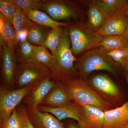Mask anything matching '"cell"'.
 Returning <instances> with one entry per match:
<instances>
[{
  "label": "cell",
  "mask_w": 128,
  "mask_h": 128,
  "mask_svg": "<svg viewBox=\"0 0 128 128\" xmlns=\"http://www.w3.org/2000/svg\"><path fill=\"white\" fill-rule=\"evenodd\" d=\"M52 56V61L48 67L50 77L56 82L66 84L78 78L79 75L74 66L76 58L71 51L67 27L64 28L59 46Z\"/></svg>",
  "instance_id": "1"
},
{
  "label": "cell",
  "mask_w": 128,
  "mask_h": 128,
  "mask_svg": "<svg viewBox=\"0 0 128 128\" xmlns=\"http://www.w3.org/2000/svg\"><path fill=\"white\" fill-rule=\"evenodd\" d=\"M118 65L100 47L83 53L76 58L74 63L79 76L84 80L96 70H106L116 76Z\"/></svg>",
  "instance_id": "2"
},
{
  "label": "cell",
  "mask_w": 128,
  "mask_h": 128,
  "mask_svg": "<svg viewBox=\"0 0 128 128\" xmlns=\"http://www.w3.org/2000/svg\"><path fill=\"white\" fill-rule=\"evenodd\" d=\"M64 86L72 100L80 106L92 105L104 112L112 108L111 104L104 100L84 80L76 78Z\"/></svg>",
  "instance_id": "3"
},
{
  "label": "cell",
  "mask_w": 128,
  "mask_h": 128,
  "mask_svg": "<svg viewBox=\"0 0 128 128\" xmlns=\"http://www.w3.org/2000/svg\"><path fill=\"white\" fill-rule=\"evenodd\" d=\"M68 33L71 42V50L75 57L99 47L102 36L80 22L69 24Z\"/></svg>",
  "instance_id": "4"
},
{
  "label": "cell",
  "mask_w": 128,
  "mask_h": 128,
  "mask_svg": "<svg viewBox=\"0 0 128 128\" xmlns=\"http://www.w3.org/2000/svg\"><path fill=\"white\" fill-rule=\"evenodd\" d=\"M50 76L48 66L38 63L18 64L15 76V89L32 87Z\"/></svg>",
  "instance_id": "5"
},
{
  "label": "cell",
  "mask_w": 128,
  "mask_h": 128,
  "mask_svg": "<svg viewBox=\"0 0 128 128\" xmlns=\"http://www.w3.org/2000/svg\"><path fill=\"white\" fill-rule=\"evenodd\" d=\"M34 9L45 12L56 22L77 21L81 16V12L75 3L66 0H44Z\"/></svg>",
  "instance_id": "6"
},
{
  "label": "cell",
  "mask_w": 128,
  "mask_h": 128,
  "mask_svg": "<svg viewBox=\"0 0 128 128\" xmlns=\"http://www.w3.org/2000/svg\"><path fill=\"white\" fill-rule=\"evenodd\" d=\"M33 87L8 90L0 86V124L9 118L14 109Z\"/></svg>",
  "instance_id": "7"
},
{
  "label": "cell",
  "mask_w": 128,
  "mask_h": 128,
  "mask_svg": "<svg viewBox=\"0 0 128 128\" xmlns=\"http://www.w3.org/2000/svg\"><path fill=\"white\" fill-rule=\"evenodd\" d=\"M0 53L2 86L8 90L14 89L17 63L14 54L4 43Z\"/></svg>",
  "instance_id": "8"
},
{
  "label": "cell",
  "mask_w": 128,
  "mask_h": 128,
  "mask_svg": "<svg viewBox=\"0 0 128 128\" xmlns=\"http://www.w3.org/2000/svg\"><path fill=\"white\" fill-rule=\"evenodd\" d=\"M128 25V16L126 10L108 15L97 33L102 36L121 35L126 34Z\"/></svg>",
  "instance_id": "9"
},
{
  "label": "cell",
  "mask_w": 128,
  "mask_h": 128,
  "mask_svg": "<svg viewBox=\"0 0 128 128\" xmlns=\"http://www.w3.org/2000/svg\"><path fill=\"white\" fill-rule=\"evenodd\" d=\"M55 83V81L49 76L33 87L22 100L27 108H38L52 89Z\"/></svg>",
  "instance_id": "10"
},
{
  "label": "cell",
  "mask_w": 128,
  "mask_h": 128,
  "mask_svg": "<svg viewBox=\"0 0 128 128\" xmlns=\"http://www.w3.org/2000/svg\"><path fill=\"white\" fill-rule=\"evenodd\" d=\"M90 84L97 92L109 99H116L120 95L117 85L106 75L99 74L92 76Z\"/></svg>",
  "instance_id": "11"
},
{
  "label": "cell",
  "mask_w": 128,
  "mask_h": 128,
  "mask_svg": "<svg viewBox=\"0 0 128 128\" xmlns=\"http://www.w3.org/2000/svg\"><path fill=\"white\" fill-rule=\"evenodd\" d=\"M80 106L81 120L78 124L80 128H103L105 112L92 105Z\"/></svg>",
  "instance_id": "12"
},
{
  "label": "cell",
  "mask_w": 128,
  "mask_h": 128,
  "mask_svg": "<svg viewBox=\"0 0 128 128\" xmlns=\"http://www.w3.org/2000/svg\"><path fill=\"white\" fill-rule=\"evenodd\" d=\"M28 116L35 128H64L60 121L48 113L38 108H26Z\"/></svg>",
  "instance_id": "13"
},
{
  "label": "cell",
  "mask_w": 128,
  "mask_h": 128,
  "mask_svg": "<svg viewBox=\"0 0 128 128\" xmlns=\"http://www.w3.org/2000/svg\"><path fill=\"white\" fill-rule=\"evenodd\" d=\"M38 108L41 112L52 114L60 121L66 118H72L80 124L81 120L80 106L75 102L59 108H52L40 105Z\"/></svg>",
  "instance_id": "14"
},
{
  "label": "cell",
  "mask_w": 128,
  "mask_h": 128,
  "mask_svg": "<svg viewBox=\"0 0 128 128\" xmlns=\"http://www.w3.org/2000/svg\"><path fill=\"white\" fill-rule=\"evenodd\" d=\"M128 122V102L105 112L103 128H122Z\"/></svg>",
  "instance_id": "15"
},
{
  "label": "cell",
  "mask_w": 128,
  "mask_h": 128,
  "mask_svg": "<svg viewBox=\"0 0 128 128\" xmlns=\"http://www.w3.org/2000/svg\"><path fill=\"white\" fill-rule=\"evenodd\" d=\"M71 99L67 93L64 84L56 82L52 89L41 105L52 108H59L69 105Z\"/></svg>",
  "instance_id": "16"
},
{
  "label": "cell",
  "mask_w": 128,
  "mask_h": 128,
  "mask_svg": "<svg viewBox=\"0 0 128 128\" xmlns=\"http://www.w3.org/2000/svg\"><path fill=\"white\" fill-rule=\"evenodd\" d=\"M88 20L86 23L88 28L97 32L102 26L108 16L105 11L97 3L96 0H90L87 4Z\"/></svg>",
  "instance_id": "17"
},
{
  "label": "cell",
  "mask_w": 128,
  "mask_h": 128,
  "mask_svg": "<svg viewBox=\"0 0 128 128\" xmlns=\"http://www.w3.org/2000/svg\"><path fill=\"white\" fill-rule=\"evenodd\" d=\"M25 14L32 22L50 28H56L59 26L68 27L69 26V24L66 22L54 20L45 12L36 9H29Z\"/></svg>",
  "instance_id": "18"
},
{
  "label": "cell",
  "mask_w": 128,
  "mask_h": 128,
  "mask_svg": "<svg viewBox=\"0 0 128 128\" xmlns=\"http://www.w3.org/2000/svg\"><path fill=\"white\" fill-rule=\"evenodd\" d=\"M128 47L126 34L121 35H112L102 37L99 47L106 52L119 50Z\"/></svg>",
  "instance_id": "19"
},
{
  "label": "cell",
  "mask_w": 128,
  "mask_h": 128,
  "mask_svg": "<svg viewBox=\"0 0 128 128\" xmlns=\"http://www.w3.org/2000/svg\"><path fill=\"white\" fill-rule=\"evenodd\" d=\"M51 28L34 22L28 30L27 40L34 46H42Z\"/></svg>",
  "instance_id": "20"
},
{
  "label": "cell",
  "mask_w": 128,
  "mask_h": 128,
  "mask_svg": "<svg viewBox=\"0 0 128 128\" xmlns=\"http://www.w3.org/2000/svg\"><path fill=\"white\" fill-rule=\"evenodd\" d=\"M36 46L30 44L27 40L18 42L14 52L17 64L28 63L32 59Z\"/></svg>",
  "instance_id": "21"
},
{
  "label": "cell",
  "mask_w": 128,
  "mask_h": 128,
  "mask_svg": "<svg viewBox=\"0 0 128 128\" xmlns=\"http://www.w3.org/2000/svg\"><path fill=\"white\" fill-rule=\"evenodd\" d=\"M64 27L59 26L51 28L42 46L49 50L52 55L57 50L59 46Z\"/></svg>",
  "instance_id": "22"
},
{
  "label": "cell",
  "mask_w": 128,
  "mask_h": 128,
  "mask_svg": "<svg viewBox=\"0 0 128 128\" xmlns=\"http://www.w3.org/2000/svg\"><path fill=\"white\" fill-rule=\"evenodd\" d=\"M96 2L105 11L108 15H110L126 10L128 0H96Z\"/></svg>",
  "instance_id": "23"
},
{
  "label": "cell",
  "mask_w": 128,
  "mask_h": 128,
  "mask_svg": "<svg viewBox=\"0 0 128 128\" xmlns=\"http://www.w3.org/2000/svg\"><path fill=\"white\" fill-rule=\"evenodd\" d=\"M16 11L14 16L13 25L16 35L23 31H27L34 23L29 19L23 11L18 6H16Z\"/></svg>",
  "instance_id": "24"
},
{
  "label": "cell",
  "mask_w": 128,
  "mask_h": 128,
  "mask_svg": "<svg viewBox=\"0 0 128 128\" xmlns=\"http://www.w3.org/2000/svg\"><path fill=\"white\" fill-rule=\"evenodd\" d=\"M3 42L14 54V49L18 41L13 25L6 18L3 31Z\"/></svg>",
  "instance_id": "25"
},
{
  "label": "cell",
  "mask_w": 128,
  "mask_h": 128,
  "mask_svg": "<svg viewBox=\"0 0 128 128\" xmlns=\"http://www.w3.org/2000/svg\"><path fill=\"white\" fill-rule=\"evenodd\" d=\"M52 56L48 49L43 46H36L29 62L38 63L48 66L52 61Z\"/></svg>",
  "instance_id": "26"
},
{
  "label": "cell",
  "mask_w": 128,
  "mask_h": 128,
  "mask_svg": "<svg viewBox=\"0 0 128 128\" xmlns=\"http://www.w3.org/2000/svg\"><path fill=\"white\" fill-rule=\"evenodd\" d=\"M106 52L114 62L121 66L125 72H128V47Z\"/></svg>",
  "instance_id": "27"
},
{
  "label": "cell",
  "mask_w": 128,
  "mask_h": 128,
  "mask_svg": "<svg viewBox=\"0 0 128 128\" xmlns=\"http://www.w3.org/2000/svg\"><path fill=\"white\" fill-rule=\"evenodd\" d=\"M0 11L5 18L12 24L16 8L12 0H0Z\"/></svg>",
  "instance_id": "28"
},
{
  "label": "cell",
  "mask_w": 128,
  "mask_h": 128,
  "mask_svg": "<svg viewBox=\"0 0 128 128\" xmlns=\"http://www.w3.org/2000/svg\"><path fill=\"white\" fill-rule=\"evenodd\" d=\"M0 128H22L20 117L16 108L14 109L9 118L2 124Z\"/></svg>",
  "instance_id": "29"
},
{
  "label": "cell",
  "mask_w": 128,
  "mask_h": 128,
  "mask_svg": "<svg viewBox=\"0 0 128 128\" xmlns=\"http://www.w3.org/2000/svg\"><path fill=\"white\" fill-rule=\"evenodd\" d=\"M14 4L20 8L25 13L28 10L34 9L44 0H12Z\"/></svg>",
  "instance_id": "30"
},
{
  "label": "cell",
  "mask_w": 128,
  "mask_h": 128,
  "mask_svg": "<svg viewBox=\"0 0 128 128\" xmlns=\"http://www.w3.org/2000/svg\"><path fill=\"white\" fill-rule=\"evenodd\" d=\"M16 109L20 119L22 128H35L28 116L26 108L20 106L16 107Z\"/></svg>",
  "instance_id": "31"
},
{
  "label": "cell",
  "mask_w": 128,
  "mask_h": 128,
  "mask_svg": "<svg viewBox=\"0 0 128 128\" xmlns=\"http://www.w3.org/2000/svg\"><path fill=\"white\" fill-rule=\"evenodd\" d=\"M5 18L1 13H0V50L3 45V34L4 31Z\"/></svg>",
  "instance_id": "32"
},
{
  "label": "cell",
  "mask_w": 128,
  "mask_h": 128,
  "mask_svg": "<svg viewBox=\"0 0 128 128\" xmlns=\"http://www.w3.org/2000/svg\"><path fill=\"white\" fill-rule=\"evenodd\" d=\"M67 128H80L78 125H76L73 123L69 124L67 126Z\"/></svg>",
  "instance_id": "33"
},
{
  "label": "cell",
  "mask_w": 128,
  "mask_h": 128,
  "mask_svg": "<svg viewBox=\"0 0 128 128\" xmlns=\"http://www.w3.org/2000/svg\"><path fill=\"white\" fill-rule=\"evenodd\" d=\"M124 76H125L126 81H127L128 85V72H125L124 73Z\"/></svg>",
  "instance_id": "34"
},
{
  "label": "cell",
  "mask_w": 128,
  "mask_h": 128,
  "mask_svg": "<svg viewBox=\"0 0 128 128\" xmlns=\"http://www.w3.org/2000/svg\"><path fill=\"white\" fill-rule=\"evenodd\" d=\"M127 13L128 14V11H127ZM126 36H127V38H128V28H127V30H126Z\"/></svg>",
  "instance_id": "35"
},
{
  "label": "cell",
  "mask_w": 128,
  "mask_h": 128,
  "mask_svg": "<svg viewBox=\"0 0 128 128\" xmlns=\"http://www.w3.org/2000/svg\"><path fill=\"white\" fill-rule=\"evenodd\" d=\"M122 128H128V122L126 124H125V125Z\"/></svg>",
  "instance_id": "36"
},
{
  "label": "cell",
  "mask_w": 128,
  "mask_h": 128,
  "mask_svg": "<svg viewBox=\"0 0 128 128\" xmlns=\"http://www.w3.org/2000/svg\"><path fill=\"white\" fill-rule=\"evenodd\" d=\"M126 9H127V11H128V4H127V7H126Z\"/></svg>",
  "instance_id": "37"
}]
</instances>
